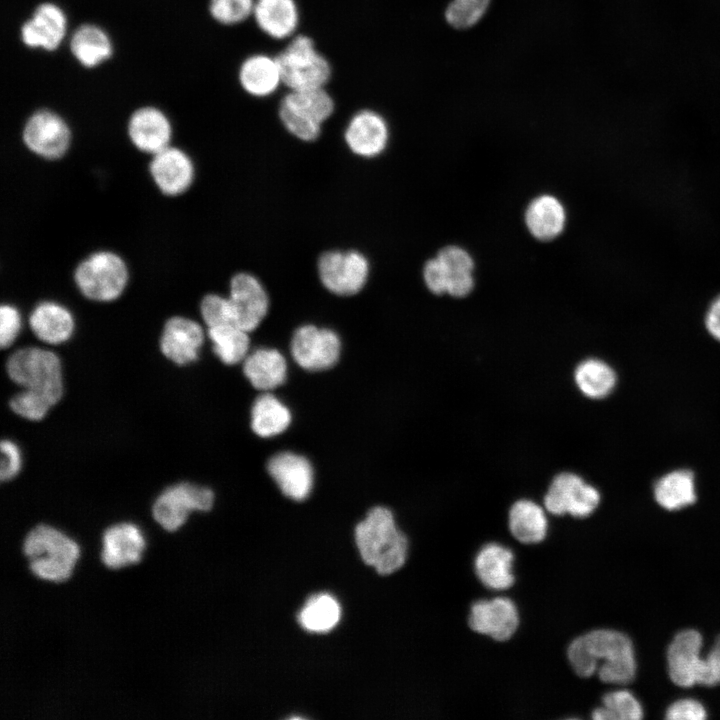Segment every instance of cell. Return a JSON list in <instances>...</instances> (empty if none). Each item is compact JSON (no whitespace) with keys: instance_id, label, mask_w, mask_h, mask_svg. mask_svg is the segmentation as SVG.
<instances>
[{"instance_id":"obj_37","label":"cell","mask_w":720,"mask_h":720,"mask_svg":"<svg viewBox=\"0 0 720 720\" xmlns=\"http://www.w3.org/2000/svg\"><path fill=\"white\" fill-rule=\"evenodd\" d=\"M490 0H452L445 18L451 26L466 29L475 25L486 13Z\"/></svg>"},{"instance_id":"obj_22","label":"cell","mask_w":720,"mask_h":720,"mask_svg":"<svg viewBox=\"0 0 720 720\" xmlns=\"http://www.w3.org/2000/svg\"><path fill=\"white\" fill-rule=\"evenodd\" d=\"M388 127L385 120L371 110L360 111L349 121L345 141L350 150L362 157H374L386 147Z\"/></svg>"},{"instance_id":"obj_38","label":"cell","mask_w":720,"mask_h":720,"mask_svg":"<svg viewBox=\"0 0 720 720\" xmlns=\"http://www.w3.org/2000/svg\"><path fill=\"white\" fill-rule=\"evenodd\" d=\"M253 0H211L209 10L219 23L232 25L245 20L253 13Z\"/></svg>"},{"instance_id":"obj_43","label":"cell","mask_w":720,"mask_h":720,"mask_svg":"<svg viewBox=\"0 0 720 720\" xmlns=\"http://www.w3.org/2000/svg\"><path fill=\"white\" fill-rule=\"evenodd\" d=\"M706 717L705 707L692 698L679 699L672 703L666 711V718L669 720H703Z\"/></svg>"},{"instance_id":"obj_20","label":"cell","mask_w":720,"mask_h":720,"mask_svg":"<svg viewBox=\"0 0 720 720\" xmlns=\"http://www.w3.org/2000/svg\"><path fill=\"white\" fill-rule=\"evenodd\" d=\"M128 136L136 149L153 155L170 145L172 126L161 110L146 106L131 115Z\"/></svg>"},{"instance_id":"obj_7","label":"cell","mask_w":720,"mask_h":720,"mask_svg":"<svg viewBox=\"0 0 720 720\" xmlns=\"http://www.w3.org/2000/svg\"><path fill=\"white\" fill-rule=\"evenodd\" d=\"M282 83L290 90L324 87L330 78L328 61L317 52L312 39L299 35L275 57Z\"/></svg>"},{"instance_id":"obj_48","label":"cell","mask_w":720,"mask_h":720,"mask_svg":"<svg viewBox=\"0 0 720 720\" xmlns=\"http://www.w3.org/2000/svg\"><path fill=\"white\" fill-rule=\"evenodd\" d=\"M704 322L708 333L720 342V295L709 305Z\"/></svg>"},{"instance_id":"obj_15","label":"cell","mask_w":720,"mask_h":720,"mask_svg":"<svg viewBox=\"0 0 720 720\" xmlns=\"http://www.w3.org/2000/svg\"><path fill=\"white\" fill-rule=\"evenodd\" d=\"M228 298L234 324L247 332L258 327L268 311L269 300L263 285L248 273L233 276Z\"/></svg>"},{"instance_id":"obj_44","label":"cell","mask_w":720,"mask_h":720,"mask_svg":"<svg viewBox=\"0 0 720 720\" xmlns=\"http://www.w3.org/2000/svg\"><path fill=\"white\" fill-rule=\"evenodd\" d=\"M21 463L18 446L10 440H2L0 479L7 481L16 476L21 468Z\"/></svg>"},{"instance_id":"obj_13","label":"cell","mask_w":720,"mask_h":720,"mask_svg":"<svg viewBox=\"0 0 720 720\" xmlns=\"http://www.w3.org/2000/svg\"><path fill=\"white\" fill-rule=\"evenodd\" d=\"M290 349L293 359L300 367L309 371H321L337 362L341 341L330 329L304 325L295 331Z\"/></svg>"},{"instance_id":"obj_19","label":"cell","mask_w":720,"mask_h":720,"mask_svg":"<svg viewBox=\"0 0 720 720\" xmlns=\"http://www.w3.org/2000/svg\"><path fill=\"white\" fill-rule=\"evenodd\" d=\"M270 476L283 494L293 500H304L313 486V469L310 462L293 452H279L267 463Z\"/></svg>"},{"instance_id":"obj_14","label":"cell","mask_w":720,"mask_h":720,"mask_svg":"<svg viewBox=\"0 0 720 720\" xmlns=\"http://www.w3.org/2000/svg\"><path fill=\"white\" fill-rule=\"evenodd\" d=\"M702 645V635L694 629L682 630L674 636L667 650V667L670 679L677 686L700 684L704 669Z\"/></svg>"},{"instance_id":"obj_18","label":"cell","mask_w":720,"mask_h":720,"mask_svg":"<svg viewBox=\"0 0 720 720\" xmlns=\"http://www.w3.org/2000/svg\"><path fill=\"white\" fill-rule=\"evenodd\" d=\"M514 562L512 549L498 542H489L482 545L474 556V573L487 589L505 591L515 583Z\"/></svg>"},{"instance_id":"obj_30","label":"cell","mask_w":720,"mask_h":720,"mask_svg":"<svg viewBox=\"0 0 720 720\" xmlns=\"http://www.w3.org/2000/svg\"><path fill=\"white\" fill-rule=\"evenodd\" d=\"M525 218L528 229L536 238L550 240L562 231L565 212L556 198L543 195L531 202Z\"/></svg>"},{"instance_id":"obj_17","label":"cell","mask_w":720,"mask_h":720,"mask_svg":"<svg viewBox=\"0 0 720 720\" xmlns=\"http://www.w3.org/2000/svg\"><path fill=\"white\" fill-rule=\"evenodd\" d=\"M145 549V540L138 526L122 522L109 526L102 535L100 559L110 569L138 563Z\"/></svg>"},{"instance_id":"obj_29","label":"cell","mask_w":720,"mask_h":720,"mask_svg":"<svg viewBox=\"0 0 720 720\" xmlns=\"http://www.w3.org/2000/svg\"><path fill=\"white\" fill-rule=\"evenodd\" d=\"M239 80L247 93L257 97L272 94L282 83L276 58L264 54L250 56L242 63Z\"/></svg>"},{"instance_id":"obj_10","label":"cell","mask_w":720,"mask_h":720,"mask_svg":"<svg viewBox=\"0 0 720 720\" xmlns=\"http://www.w3.org/2000/svg\"><path fill=\"white\" fill-rule=\"evenodd\" d=\"M317 266L324 287L337 295L358 293L368 279V260L357 251H327L319 257Z\"/></svg>"},{"instance_id":"obj_34","label":"cell","mask_w":720,"mask_h":720,"mask_svg":"<svg viewBox=\"0 0 720 720\" xmlns=\"http://www.w3.org/2000/svg\"><path fill=\"white\" fill-rule=\"evenodd\" d=\"M208 335L215 354L222 362L234 365L248 355V332L237 325L225 324L208 328Z\"/></svg>"},{"instance_id":"obj_33","label":"cell","mask_w":720,"mask_h":720,"mask_svg":"<svg viewBox=\"0 0 720 720\" xmlns=\"http://www.w3.org/2000/svg\"><path fill=\"white\" fill-rule=\"evenodd\" d=\"M71 51L83 66L94 67L110 57L112 45L102 29L86 24L73 34Z\"/></svg>"},{"instance_id":"obj_9","label":"cell","mask_w":720,"mask_h":720,"mask_svg":"<svg viewBox=\"0 0 720 720\" xmlns=\"http://www.w3.org/2000/svg\"><path fill=\"white\" fill-rule=\"evenodd\" d=\"M600 498L594 486L574 473L564 472L552 480L544 497V506L555 516L569 514L574 518H585L596 510Z\"/></svg>"},{"instance_id":"obj_11","label":"cell","mask_w":720,"mask_h":720,"mask_svg":"<svg viewBox=\"0 0 720 720\" xmlns=\"http://www.w3.org/2000/svg\"><path fill=\"white\" fill-rule=\"evenodd\" d=\"M23 143L36 156L46 160L62 158L71 144V131L65 120L50 110H39L26 121Z\"/></svg>"},{"instance_id":"obj_6","label":"cell","mask_w":720,"mask_h":720,"mask_svg":"<svg viewBox=\"0 0 720 720\" xmlns=\"http://www.w3.org/2000/svg\"><path fill=\"white\" fill-rule=\"evenodd\" d=\"M333 110L334 102L323 87L290 90L281 101L279 116L292 135L312 141L319 136L321 124Z\"/></svg>"},{"instance_id":"obj_28","label":"cell","mask_w":720,"mask_h":720,"mask_svg":"<svg viewBox=\"0 0 720 720\" xmlns=\"http://www.w3.org/2000/svg\"><path fill=\"white\" fill-rule=\"evenodd\" d=\"M656 502L669 511L680 510L696 501L695 476L691 470L676 469L661 476L654 484Z\"/></svg>"},{"instance_id":"obj_31","label":"cell","mask_w":720,"mask_h":720,"mask_svg":"<svg viewBox=\"0 0 720 720\" xmlns=\"http://www.w3.org/2000/svg\"><path fill=\"white\" fill-rule=\"evenodd\" d=\"M291 422V413L277 397L264 393L251 409V428L260 437L268 438L284 432Z\"/></svg>"},{"instance_id":"obj_46","label":"cell","mask_w":720,"mask_h":720,"mask_svg":"<svg viewBox=\"0 0 720 720\" xmlns=\"http://www.w3.org/2000/svg\"><path fill=\"white\" fill-rule=\"evenodd\" d=\"M720 684V635L704 657V669L700 685L715 686Z\"/></svg>"},{"instance_id":"obj_39","label":"cell","mask_w":720,"mask_h":720,"mask_svg":"<svg viewBox=\"0 0 720 720\" xmlns=\"http://www.w3.org/2000/svg\"><path fill=\"white\" fill-rule=\"evenodd\" d=\"M51 406L50 401L44 396L27 389L16 394L10 401L11 409L29 420L42 419Z\"/></svg>"},{"instance_id":"obj_12","label":"cell","mask_w":720,"mask_h":720,"mask_svg":"<svg viewBox=\"0 0 720 720\" xmlns=\"http://www.w3.org/2000/svg\"><path fill=\"white\" fill-rule=\"evenodd\" d=\"M468 627L475 633L497 642L510 640L520 625L515 602L505 596L474 601L469 608Z\"/></svg>"},{"instance_id":"obj_26","label":"cell","mask_w":720,"mask_h":720,"mask_svg":"<svg viewBox=\"0 0 720 720\" xmlns=\"http://www.w3.org/2000/svg\"><path fill=\"white\" fill-rule=\"evenodd\" d=\"M508 529L519 543L528 545L543 542L548 532L544 509L528 499L516 501L508 512Z\"/></svg>"},{"instance_id":"obj_40","label":"cell","mask_w":720,"mask_h":720,"mask_svg":"<svg viewBox=\"0 0 720 720\" xmlns=\"http://www.w3.org/2000/svg\"><path fill=\"white\" fill-rule=\"evenodd\" d=\"M200 310L202 318L208 328L234 324L228 297H223L218 294H208L202 299Z\"/></svg>"},{"instance_id":"obj_23","label":"cell","mask_w":720,"mask_h":720,"mask_svg":"<svg viewBox=\"0 0 720 720\" xmlns=\"http://www.w3.org/2000/svg\"><path fill=\"white\" fill-rule=\"evenodd\" d=\"M66 31L64 12L52 3L41 4L32 18L21 28V38L25 45L46 50L56 49Z\"/></svg>"},{"instance_id":"obj_42","label":"cell","mask_w":720,"mask_h":720,"mask_svg":"<svg viewBox=\"0 0 720 720\" xmlns=\"http://www.w3.org/2000/svg\"><path fill=\"white\" fill-rule=\"evenodd\" d=\"M437 258L445 266L449 275L472 273V258L465 250L459 247H445L438 253Z\"/></svg>"},{"instance_id":"obj_2","label":"cell","mask_w":720,"mask_h":720,"mask_svg":"<svg viewBox=\"0 0 720 720\" xmlns=\"http://www.w3.org/2000/svg\"><path fill=\"white\" fill-rule=\"evenodd\" d=\"M355 539L364 562L387 575L406 562L408 540L400 531L392 512L382 506L372 508L355 529Z\"/></svg>"},{"instance_id":"obj_35","label":"cell","mask_w":720,"mask_h":720,"mask_svg":"<svg viewBox=\"0 0 720 720\" xmlns=\"http://www.w3.org/2000/svg\"><path fill=\"white\" fill-rule=\"evenodd\" d=\"M340 606L329 594L312 596L299 613L303 628L312 632H327L339 621Z\"/></svg>"},{"instance_id":"obj_24","label":"cell","mask_w":720,"mask_h":720,"mask_svg":"<svg viewBox=\"0 0 720 720\" xmlns=\"http://www.w3.org/2000/svg\"><path fill=\"white\" fill-rule=\"evenodd\" d=\"M29 325L33 333L43 342L59 344L71 337L74 319L71 312L63 305L44 301L32 310Z\"/></svg>"},{"instance_id":"obj_41","label":"cell","mask_w":720,"mask_h":720,"mask_svg":"<svg viewBox=\"0 0 720 720\" xmlns=\"http://www.w3.org/2000/svg\"><path fill=\"white\" fill-rule=\"evenodd\" d=\"M21 329V316L16 307L3 304L0 308V345L9 347L17 338Z\"/></svg>"},{"instance_id":"obj_8","label":"cell","mask_w":720,"mask_h":720,"mask_svg":"<svg viewBox=\"0 0 720 720\" xmlns=\"http://www.w3.org/2000/svg\"><path fill=\"white\" fill-rule=\"evenodd\" d=\"M214 502V493L207 487L180 483L166 488L155 500L152 514L155 521L166 531L181 527L190 512L208 511Z\"/></svg>"},{"instance_id":"obj_21","label":"cell","mask_w":720,"mask_h":720,"mask_svg":"<svg viewBox=\"0 0 720 720\" xmlns=\"http://www.w3.org/2000/svg\"><path fill=\"white\" fill-rule=\"evenodd\" d=\"M203 342L204 332L197 322L175 316L166 322L160 345L168 359L178 365H186L198 358Z\"/></svg>"},{"instance_id":"obj_3","label":"cell","mask_w":720,"mask_h":720,"mask_svg":"<svg viewBox=\"0 0 720 720\" xmlns=\"http://www.w3.org/2000/svg\"><path fill=\"white\" fill-rule=\"evenodd\" d=\"M22 550L31 573L42 580L64 582L79 558L78 544L62 531L39 524L24 537Z\"/></svg>"},{"instance_id":"obj_45","label":"cell","mask_w":720,"mask_h":720,"mask_svg":"<svg viewBox=\"0 0 720 720\" xmlns=\"http://www.w3.org/2000/svg\"><path fill=\"white\" fill-rule=\"evenodd\" d=\"M423 274L425 283L431 292L442 294L447 291L449 274L437 257L425 264Z\"/></svg>"},{"instance_id":"obj_36","label":"cell","mask_w":720,"mask_h":720,"mask_svg":"<svg viewBox=\"0 0 720 720\" xmlns=\"http://www.w3.org/2000/svg\"><path fill=\"white\" fill-rule=\"evenodd\" d=\"M594 720H639L643 709L638 699L628 690H615L602 697V706L591 714Z\"/></svg>"},{"instance_id":"obj_25","label":"cell","mask_w":720,"mask_h":720,"mask_svg":"<svg viewBox=\"0 0 720 720\" xmlns=\"http://www.w3.org/2000/svg\"><path fill=\"white\" fill-rule=\"evenodd\" d=\"M243 372L254 388L270 391L285 382L286 359L276 349L260 348L244 359Z\"/></svg>"},{"instance_id":"obj_16","label":"cell","mask_w":720,"mask_h":720,"mask_svg":"<svg viewBox=\"0 0 720 720\" xmlns=\"http://www.w3.org/2000/svg\"><path fill=\"white\" fill-rule=\"evenodd\" d=\"M151 178L158 190L170 197L185 193L192 185L195 167L190 156L182 149L167 146L152 155L149 163Z\"/></svg>"},{"instance_id":"obj_5","label":"cell","mask_w":720,"mask_h":720,"mask_svg":"<svg viewBox=\"0 0 720 720\" xmlns=\"http://www.w3.org/2000/svg\"><path fill=\"white\" fill-rule=\"evenodd\" d=\"M73 277L83 296L97 302H110L125 290L129 270L119 254L100 250L84 258L75 268Z\"/></svg>"},{"instance_id":"obj_1","label":"cell","mask_w":720,"mask_h":720,"mask_svg":"<svg viewBox=\"0 0 720 720\" xmlns=\"http://www.w3.org/2000/svg\"><path fill=\"white\" fill-rule=\"evenodd\" d=\"M566 655L573 672L581 678L595 673L606 684L630 683L636 674L631 639L612 629H595L574 638Z\"/></svg>"},{"instance_id":"obj_27","label":"cell","mask_w":720,"mask_h":720,"mask_svg":"<svg viewBox=\"0 0 720 720\" xmlns=\"http://www.w3.org/2000/svg\"><path fill=\"white\" fill-rule=\"evenodd\" d=\"M253 14L259 28L274 39L291 36L298 25L294 0H256Z\"/></svg>"},{"instance_id":"obj_47","label":"cell","mask_w":720,"mask_h":720,"mask_svg":"<svg viewBox=\"0 0 720 720\" xmlns=\"http://www.w3.org/2000/svg\"><path fill=\"white\" fill-rule=\"evenodd\" d=\"M472 273L449 275L447 291L454 297L466 296L473 288Z\"/></svg>"},{"instance_id":"obj_32","label":"cell","mask_w":720,"mask_h":720,"mask_svg":"<svg viewBox=\"0 0 720 720\" xmlns=\"http://www.w3.org/2000/svg\"><path fill=\"white\" fill-rule=\"evenodd\" d=\"M575 382L588 398L602 399L615 388L617 376L606 362L596 358L582 361L575 370Z\"/></svg>"},{"instance_id":"obj_4","label":"cell","mask_w":720,"mask_h":720,"mask_svg":"<svg viewBox=\"0 0 720 720\" xmlns=\"http://www.w3.org/2000/svg\"><path fill=\"white\" fill-rule=\"evenodd\" d=\"M9 377L24 389L37 392L56 404L63 393L61 362L51 351L27 347L14 352L7 360Z\"/></svg>"}]
</instances>
